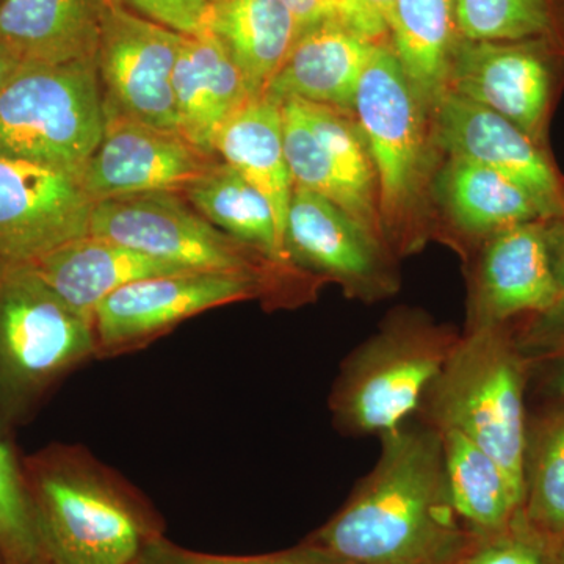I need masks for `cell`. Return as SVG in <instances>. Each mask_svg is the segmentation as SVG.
Returning a JSON list of instances; mask_svg holds the SVG:
<instances>
[{
  "mask_svg": "<svg viewBox=\"0 0 564 564\" xmlns=\"http://www.w3.org/2000/svg\"><path fill=\"white\" fill-rule=\"evenodd\" d=\"M339 514L311 545L336 564H451L464 533L434 429L400 426Z\"/></svg>",
  "mask_w": 564,
  "mask_h": 564,
  "instance_id": "obj_1",
  "label": "cell"
},
{
  "mask_svg": "<svg viewBox=\"0 0 564 564\" xmlns=\"http://www.w3.org/2000/svg\"><path fill=\"white\" fill-rule=\"evenodd\" d=\"M355 117L377 176L378 215L392 254L421 250L433 225V185L444 162L433 109L408 79L391 43L378 44L362 70Z\"/></svg>",
  "mask_w": 564,
  "mask_h": 564,
  "instance_id": "obj_2",
  "label": "cell"
},
{
  "mask_svg": "<svg viewBox=\"0 0 564 564\" xmlns=\"http://www.w3.org/2000/svg\"><path fill=\"white\" fill-rule=\"evenodd\" d=\"M25 478L46 564H133L162 534L147 505L79 452L40 455Z\"/></svg>",
  "mask_w": 564,
  "mask_h": 564,
  "instance_id": "obj_3",
  "label": "cell"
},
{
  "mask_svg": "<svg viewBox=\"0 0 564 564\" xmlns=\"http://www.w3.org/2000/svg\"><path fill=\"white\" fill-rule=\"evenodd\" d=\"M502 325L458 339L423 403L434 430H458L502 467L525 500L522 372Z\"/></svg>",
  "mask_w": 564,
  "mask_h": 564,
  "instance_id": "obj_4",
  "label": "cell"
},
{
  "mask_svg": "<svg viewBox=\"0 0 564 564\" xmlns=\"http://www.w3.org/2000/svg\"><path fill=\"white\" fill-rule=\"evenodd\" d=\"M106 101L96 58L24 63L0 95V154L79 173L101 143Z\"/></svg>",
  "mask_w": 564,
  "mask_h": 564,
  "instance_id": "obj_5",
  "label": "cell"
},
{
  "mask_svg": "<svg viewBox=\"0 0 564 564\" xmlns=\"http://www.w3.org/2000/svg\"><path fill=\"white\" fill-rule=\"evenodd\" d=\"M459 337L425 315H393L345 362L333 413L352 433H391L425 400Z\"/></svg>",
  "mask_w": 564,
  "mask_h": 564,
  "instance_id": "obj_6",
  "label": "cell"
},
{
  "mask_svg": "<svg viewBox=\"0 0 564 564\" xmlns=\"http://www.w3.org/2000/svg\"><path fill=\"white\" fill-rule=\"evenodd\" d=\"M98 355L95 323L32 265L0 272V406L18 413L74 367Z\"/></svg>",
  "mask_w": 564,
  "mask_h": 564,
  "instance_id": "obj_7",
  "label": "cell"
},
{
  "mask_svg": "<svg viewBox=\"0 0 564 564\" xmlns=\"http://www.w3.org/2000/svg\"><path fill=\"white\" fill-rule=\"evenodd\" d=\"M90 234L180 269L262 278L254 251L215 228L182 193H139L95 203Z\"/></svg>",
  "mask_w": 564,
  "mask_h": 564,
  "instance_id": "obj_8",
  "label": "cell"
},
{
  "mask_svg": "<svg viewBox=\"0 0 564 564\" xmlns=\"http://www.w3.org/2000/svg\"><path fill=\"white\" fill-rule=\"evenodd\" d=\"M564 85V51L544 40L459 39L448 90L496 111L547 148V129Z\"/></svg>",
  "mask_w": 564,
  "mask_h": 564,
  "instance_id": "obj_9",
  "label": "cell"
},
{
  "mask_svg": "<svg viewBox=\"0 0 564 564\" xmlns=\"http://www.w3.org/2000/svg\"><path fill=\"white\" fill-rule=\"evenodd\" d=\"M182 39V33L109 0L96 52L107 109L177 133L173 74Z\"/></svg>",
  "mask_w": 564,
  "mask_h": 564,
  "instance_id": "obj_10",
  "label": "cell"
},
{
  "mask_svg": "<svg viewBox=\"0 0 564 564\" xmlns=\"http://www.w3.org/2000/svg\"><path fill=\"white\" fill-rule=\"evenodd\" d=\"M79 173L0 154V263L29 265L90 234Z\"/></svg>",
  "mask_w": 564,
  "mask_h": 564,
  "instance_id": "obj_11",
  "label": "cell"
},
{
  "mask_svg": "<svg viewBox=\"0 0 564 564\" xmlns=\"http://www.w3.org/2000/svg\"><path fill=\"white\" fill-rule=\"evenodd\" d=\"M261 289L262 278L247 273L180 272L131 282L93 314L98 355L131 350L193 315L250 300Z\"/></svg>",
  "mask_w": 564,
  "mask_h": 564,
  "instance_id": "obj_12",
  "label": "cell"
},
{
  "mask_svg": "<svg viewBox=\"0 0 564 564\" xmlns=\"http://www.w3.org/2000/svg\"><path fill=\"white\" fill-rule=\"evenodd\" d=\"M444 159H459L510 177L532 195L545 221L564 215V177L549 148L496 111L448 90L433 109Z\"/></svg>",
  "mask_w": 564,
  "mask_h": 564,
  "instance_id": "obj_13",
  "label": "cell"
},
{
  "mask_svg": "<svg viewBox=\"0 0 564 564\" xmlns=\"http://www.w3.org/2000/svg\"><path fill=\"white\" fill-rule=\"evenodd\" d=\"M284 248L296 265L340 282L352 296L383 299L397 289L388 247L325 196L293 188Z\"/></svg>",
  "mask_w": 564,
  "mask_h": 564,
  "instance_id": "obj_14",
  "label": "cell"
},
{
  "mask_svg": "<svg viewBox=\"0 0 564 564\" xmlns=\"http://www.w3.org/2000/svg\"><path fill=\"white\" fill-rule=\"evenodd\" d=\"M215 158L174 132L161 131L106 107L101 143L80 170L93 203L150 192L182 193Z\"/></svg>",
  "mask_w": 564,
  "mask_h": 564,
  "instance_id": "obj_15",
  "label": "cell"
},
{
  "mask_svg": "<svg viewBox=\"0 0 564 564\" xmlns=\"http://www.w3.org/2000/svg\"><path fill=\"white\" fill-rule=\"evenodd\" d=\"M564 303L547 221L522 223L486 240L470 310V328L502 325L514 315L551 313Z\"/></svg>",
  "mask_w": 564,
  "mask_h": 564,
  "instance_id": "obj_16",
  "label": "cell"
},
{
  "mask_svg": "<svg viewBox=\"0 0 564 564\" xmlns=\"http://www.w3.org/2000/svg\"><path fill=\"white\" fill-rule=\"evenodd\" d=\"M378 43L332 18L306 29L295 40L263 95L355 110L362 70Z\"/></svg>",
  "mask_w": 564,
  "mask_h": 564,
  "instance_id": "obj_17",
  "label": "cell"
},
{
  "mask_svg": "<svg viewBox=\"0 0 564 564\" xmlns=\"http://www.w3.org/2000/svg\"><path fill=\"white\" fill-rule=\"evenodd\" d=\"M173 90L177 133L210 158L223 126L254 98L221 41L207 31L182 39Z\"/></svg>",
  "mask_w": 564,
  "mask_h": 564,
  "instance_id": "obj_18",
  "label": "cell"
},
{
  "mask_svg": "<svg viewBox=\"0 0 564 564\" xmlns=\"http://www.w3.org/2000/svg\"><path fill=\"white\" fill-rule=\"evenodd\" d=\"M29 265L73 310L91 318L110 293L131 282L193 272L91 234L62 245Z\"/></svg>",
  "mask_w": 564,
  "mask_h": 564,
  "instance_id": "obj_19",
  "label": "cell"
},
{
  "mask_svg": "<svg viewBox=\"0 0 564 564\" xmlns=\"http://www.w3.org/2000/svg\"><path fill=\"white\" fill-rule=\"evenodd\" d=\"M109 0H2L0 43L22 63L96 58Z\"/></svg>",
  "mask_w": 564,
  "mask_h": 564,
  "instance_id": "obj_20",
  "label": "cell"
},
{
  "mask_svg": "<svg viewBox=\"0 0 564 564\" xmlns=\"http://www.w3.org/2000/svg\"><path fill=\"white\" fill-rule=\"evenodd\" d=\"M433 206L456 231L486 240L522 223L544 220L532 195L518 182L459 159H444L434 180Z\"/></svg>",
  "mask_w": 564,
  "mask_h": 564,
  "instance_id": "obj_21",
  "label": "cell"
},
{
  "mask_svg": "<svg viewBox=\"0 0 564 564\" xmlns=\"http://www.w3.org/2000/svg\"><path fill=\"white\" fill-rule=\"evenodd\" d=\"M214 152L265 196L284 245L295 184L285 158L281 102L267 95L251 98L223 126L214 141Z\"/></svg>",
  "mask_w": 564,
  "mask_h": 564,
  "instance_id": "obj_22",
  "label": "cell"
},
{
  "mask_svg": "<svg viewBox=\"0 0 564 564\" xmlns=\"http://www.w3.org/2000/svg\"><path fill=\"white\" fill-rule=\"evenodd\" d=\"M204 31L221 41L252 96H262L299 31L284 0H212Z\"/></svg>",
  "mask_w": 564,
  "mask_h": 564,
  "instance_id": "obj_23",
  "label": "cell"
},
{
  "mask_svg": "<svg viewBox=\"0 0 564 564\" xmlns=\"http://www.w3.org/2000/svg\"><path fill=\"white\" fill-rule=\"evenodd\" d=\"M182 195L215 228L247 245L267 262L284 269L293 265L265 196L229 163H212Z\"/></svg>",
  "mask_w": 564,
  "mask_h": 564,
  "instance_id": "obj_24",
  "label": "cell"
},
{
  "mask_svg": "<svg viewBox=\"0 0 564 564\" xmlns=\"http://www.w3.org/2000/svg\"><path fill=\"white\" fill-rule=\"evenodd\" d=\"M389 41L408 79L434 109L448 91L459 41L454 0H395Z\"/></svg>",
  "mask_w": 564,
  "mask_h": 564,
  "instance_id": "obj_25",
  "label": "cell"
},
{
  "mask_svg": "<svg viewBox=\"0 0 564 564\" xmlns=\"http://www.w3.org/2000/svg\"><path fill=\"white\" fill-rule=\"evenodd\" d=\"M437 433L456 514L486 538L505 534L524 505V496L516 491L502 467L469 437L458 430Z\"/></svg>",
  "mask_w": 564,
  "mask_h": 564,
  "instance_id": "obj_26",
  "label": "cell"
},
{
  "mask_svg": "<svg viewBox=\"0 0 564 564\" xmlns=\"http://www.w3.org/2000/svg\"><path fill=\"white\" fill-rule=\"evenodd\" d=\"M281 109L285 158L295 187L325 196L384 243L378 210L359 198L345 182L343 174L337 172L304 120L299 102L295 99H288L281 102Z\"/></svg>",
  "mask_w": 564,
  "mask_h": 564,
  "instance_id": "obj_27",
  "label": "cell"
},
{
  "mask_svg": "<svg viewBox=\"0 0 564 564\" xmlns=\"http://www.w3.org/2000/svg\"><path fill=\"white\" fill-rule=\"evenodd\" d=\"M459 39L544 40L564 51V0H454Z\"/></svg>",
  "mask_w": 564,
  "mask_h": 564,
  "instance_id": "obj_28",
  "label": "cell"
},
{
  "mask_svg": "<svg viewBox=\"0 0 564 564\" xmlns=\"http://www.w3.org/2000/svg\"><path fill=\"white\" fill-rule=\"evenodd\" d=\"M304 120L329 161L359 198L378 210L377 176L355 111L299 101Z\"/></svg>",
  "mask_w": 564,
  "mask_h": 564,
  "instance_id": "obj_29",
  "label": "cell"
},
{
  "mask_svg": "<svg viewBox=\"0 0 564 564\" xmlns=\"http://www.w3.org/2000/svg\"><path fill=\"white\" fill-rule=\"evenodd\" d=\"M0 555L3 564H46L25 473L0 441Z\"/></svg>",
  "mask_w": 564,
  "mask_h": 564,
  "instance_id": "obj_30",
  "label": "cell"
},
{
  "mask_svg": "<svg viewBox=\"0 0 564 564\" xmlns=\"http://www.w3.org/2000/svg\"><path fill=\"white\" fill-rule=\"evenodd\" d=\"M524 503L527 518L538 532L564 534V419L551 425L538 445Z\"/></svg>",
  "mask_w": 564,
  "mask_h": 564,
  "instance_id": "obj_31",
  "label": "cell"
},
{
  "mask_svg": "<svg viewBox=\"0 0 564 564\" xmlns=\"http://www.w3.org/2000/svg\"><path fill=\"white\" fill-rule=\"evenodd\" d=\"M133 564H336L321 551L307 544L296 551L261 556H223L188 551L166 540L163 534L152 538L141 549Z\"/></svg>",
  "mask_w": 564,
  "mask_h": 564,
  "instance_id": "obj_32",
  "label": "cell"
},
{
  "mask_svg": "<svg viewBox=\"0 0 564 564\" xmlns=\"http://www.w3.org/2000/svg\"><path fill=\"white\" fill-rule=\"evenodd\" d=\"M295 20L300 33L325 20L343 21L348 28L362 33L367 39H381L386 21L364 0H284ZM299 39V36H296Z\"/></svg>",
  "mask_w": 564,
  "mask_h": 564,
  "instance_id": "obj_33",
  "label": "cell"
},
{
  "mask_svg": "<svg viewBox=\"0 0 564 564\" xmlns=\"http://www.w3.org/2000/svg\"><path fill=\"white\" fill-rule=\"evenodd\" d=\"M126 9L165 28L195 35L204 31L212 0H118Z\"/></svg>",
  "mask_w": 564,
  "mask_h": 564,
  "instance_id": "obj_34",
  "label": "cell"
},
{
  "mask_svg": "<svg viewBox=\"0 0 564 564\" xmlns=\"http://www.w3.org/2000/svg\"><path fill=\"white\" fill-rule=\"evenodd\" d=\"M464 564H545L543 555L534 545L518 538H489Z\"/></svg>",
  "mask_w": 564,
  "mask_h": 564,
  "instance_id": "obj_35",
  "label": "cell"
},
{
  "mask_svg": "<svg viewBox=\"0 0 564 564\" xmlns=\"http://www.w3.org/2000/svg\"><path fill=\"white\" fill-rule=\"evenodd\" d=\"M547 229L556 280L564 291V215L562 218L547 221Z\"/></svg>",
  "mask_w": 564,
  "mask_h": 564,
  "instance_id": "obj_36",
  "label": "cell"
},
{
  "mask_svg": "<svg viewBox=\"0 0 564 564\" xmlns=\"http://www.w3.org/2000/svg\"><path fill=\"white\" fill-rule=\"evenodd\" d=\"M22 65L24 63H22L21 58L13 54L6 44L0 43V95L6 90L11 79L17 76Z\"/></svg>",
  "mask_w": 564,
  "mask_h": 564,
  "instance_id": "obj_37",
  "label": "cell"
},
{
  "mask_svg": "<svg viewBox=\"0 0 564 564\" xmlns=\"http://www.w3.org/2000/svg\"><path fill=\"white\" fill-rule=\"evenodd\" d=\"M370 9L377 11L381 18L386 21V24L391 22L393 6H395V0H364Z\"/></svg>",
  "mask_w": 564,
  "mask_h": 564,
  "instance_id": "obj_38",
  "label": "cell"
},
{
  "mask_svg": "<svg viewBox=\"0 0 564 564\" xmlns=\"http://www.w3.org/2000/svg\"><path fill=\"white\" fill-rule=\"evenodd\" d=\"M562 391L564 392V370H563V375H562Z\"/></svg>",
  "mask_w": 564,
  "mask_h": 564,
  "instance_id": "obj_39",
  "label": "cell"
},
{
  "mask_svg": "<svg viewBox=\"0 0 564 564\" xmlns=\"http://www.w3.org/2000/svg\"><path fill=\"white\" fill-rule=\"evenodd\" d=\"M3 267L6 265H3V263H0V272H2Z\"/></svg>",
  "mask_w": 564,
  "mask_h": 564,
  "instance_id": "obj_40",
  "label": "cell"
},
{
  "mask_svg": "<svg viewBox=\"0 0 564 564\" xmlns=\"http://www.w3.org/2000/svg\"><path fill=\"white\" fill-rule=\"evenodd\" d=\"M0 564H3L2 555H0Z\"/></svg>",
  "mask_w": 564,
  "mask_h": 564,
  "instance_id": "obj_41",
  "label": "cell"
},
{
  "mask_svg": "<svg viewBox=\"0 0 564 564\" xmlns=\"http://www.w3.org/2000/svg\"><path fill=\"white\" fill-rule=\"evenodd\" d=\"M0 2H2V0H0Z\"/></svg>",
  "mask_w": 564,
  "mask_h": 564,
  "instance_id": "obj_42",
  "label": "cell"
}]
</instances>
